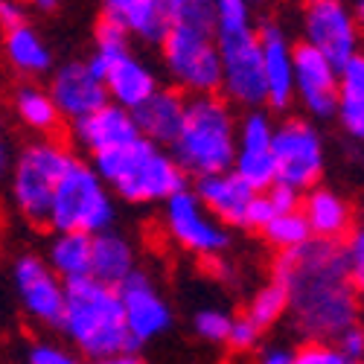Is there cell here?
<instances>
[{
    "label": "cell",
    "instance_id": "obj_29",
    "mask_svg": "<svg viewBox=\"0 0 364 364\" xmlns=\"http://www.w3.org/2000/svg\"><path fill=\"white\" fill-rule=\"evenodd\" d=\"M262 236L268 239L271 248H277L280 254L286 251H294L300 245H306V242L312 239V230L306 225V219H303L300 210H294V213H283V216H274L265 228H262Z\"/></svg>",
    "mask_w": 364,
    "mask_h": 364
},
{
    "label": "cell",
    "instance_id": "obj_24",
    "mask_svg": "<svg viewBox=\"0 0 364 364\" xmlns=\"http://www.w3.org/2000/svg\"><path fill=\"white\" fill-rule=\"evenodd\" d=\"M134 248L126 236L114 230H105L94 236V248H90V277L102 286H123L134 274Z\"/></svg>",
    "mask_w": 364,
    "mask_h": 364
},
{
    "label": "cell",
    "instance_id": "obj_5",
    "mask_svg": "<svg viewBox=\"0 0 364 364\" xmlns=\"http://www.w3.org/2000/svg\"><path fill=\"white\" fill-rule=\"evenodd\" d=\"M216 47L222 62V90L228 102L248 111L265 105L259 33L245 0H219L216 4Z\"/></svg>",
    "mask_w": 364,
    "mask_h": 364
},
{
    "label": "cell",
    "instance_id": "obj_12",
    "mask_svg": "<svg viewBox=\"0 0 364 364\" xmlns=\"http://www.w3.org/2000/svg\"><path fill=\"white\" fill-rule=\"evenodd\" d=\"M274 126L277 123L265 111H248L236 129V158L230 172L245 181L254 193H265L277 184Z\"/></svg>",
    "mask_w": 364,
    "mask_h": 364
},
{
    "label": "cell",
    "instance_id": "obj_22",
    "mask_svg": "<svg viewBox=\"0 0 364 364\" xmlns=\"http://www.w3.org/2000/svg\"><path fill=\"white\" fill-rule=\"evenodd\" d=\"M300 213L312 230V239L338 242L353 233V207L329 187H315L303 196Z\"/></svg>",
    "mask_w": 364,
    "mask_h": 364
},
{
    "label": "cell",
    "instance_id": "obj_8",
    "mask_svg": "<svg viewBox=\"0 0 364 364\" xmlns=\"http://www.w3.org/2000/svg\"><path fill=\"white\" fill-rule=\"evenodd\" d=\"M114 222V198L94 166L73 158L53 196L50 228L55 233L100 236Z\"/></svg>",
    "mask_w": 364,
    "mask_h": 364
},
{
    "label": "cell",
    "instance_id": "obj_38",
    "mask_svg": "<svg viewBox=\"0 0 364 364\" xmlns=\"http://www.w3.org/2000/svg\"><path fill=\"white\" fill-rule=\"evenodd\" d=\"M277 213H274V207H271V201H268V196L265 193H257L254 196V201H251V207H248V213H245V228H254V230H259L262 233V228L274 219Z\"/></svg>",
    "mask_w": 364,
    "mask_h": 364
},
{
    "label": "cell",
    "instance_id": "obj_30",
    "mask_svg": "<svg viewBox=\"0 0 364 364\" xmlns=\"http://www.w3.org/2000/svg\"><path fill=\"white\" fill-rule=\"evenodd\" d=\"M336 117L353 140L364 143V87H338Z\"/></svg>",
    "mask_w": 364,
    "mask_h": 364
},
{
    "label": "cell",
    "instance_id": "obj_42",
    "mask_svg": "<svg viewBox=\"0 0 364 364\" xmlns=\"http://www.w3.org/2000/svg\"><path fill=\"white\" fill-rule=\"evenodd\" d=\"M353 15H355V23H358V29H364V0H358V4L353 6Z\"/></svg>",
    "mask_w": 364,
    "mask_h": 364
},
{
    "label": "cell",
    "instance_id": "obj_21",
    "mask_svg": "<svg viewBox=\"0 0 364 364\" xmlns=\"http://www.w3.org/2000/svg\"><path fill=\"white\" fill-rule=\"evenodd\" d=\"M102 18L117 23L129 38L164 44L169 33V0H108Z\"/></svg>",
    "mask_w": 364,
    "mask_h": 364
},
{
    "label": "cell",
    "instance_id": "obj_41",
    "mask_svg": "<svg viewBox=\"0 0 364 364\" xmlns=\"http://www.w3.org/2000/svg\"><path fill=\"white\" fill-rule=\"evenodd\" d=\"M90 364H143L134 353H119V355H108V358H100V361H90Z\"/></svg>",
    "mask_w": 364,
    "mask_h": 364
},
{
    "label": "cell",
    "instance_id": "obj_14",
    "mask_svg": "<svg viewBox=\"0 0 364 364\" xmlns=\"http://www.w3.org/2000/svg\"><path fill=\"white\" fill-rule=\"evenodd\" d=\"M117 294H119V303H123L132 347H140L151 338L164 336L172 326V309L166 297L158 291V286L143 271H134L123 286H117Z\"/></svg>",
    "mask_w": 364,
    "mask_h": 364
},
{
    "label": "cell",
    "instance_id": "obj_43",
    "mask_svg": "<svg viewBox=\"0 0 364 364\" xmlns=\"http://www.w3.org/2000/svg\"><path fill=\"white\" fill-rule=\"evenodd\" d=\"M36 9L38 12H53V9H58V4H55V0H38Z\"/></svg>",
    "mask_w": 364,
    "mask_h": 364
},
{
    "label": "cell",
    "instance_id": "obj_1",
    "mask_svg": "<svg viewBox=\"0 0 364 364\" xmlns=\"http://www.w3.org/2000/svg\"><path fill=\"white\" fill-rule=\"evenodd\" d=\"M274 283L289 294V312L297 329L315 344L336 341L358 323L361 297L353 286L344 245L309 239L274 262Z\"/></svg>",
    "mask_w": 364,
    "mask_h": 364
},
{
    "label": "cell",
    "instance_id": "obj_9",
    "mask_svg": "<svg viewBox=\"0 0 364 364\" xmlns=\"http://www.w3.org/2000/svg\"><path fill=\"white\" fill-rule=\"evenodd\" d=\"M274 161H277V184L297 193L315 190L323 175V137L309 119L289 117L274 126Z\"/></svg>",
    "mask_w": 364,
    "mask_h": 364
},
{
    "label": "cell",
    "instance_id": "obj_19",
    "mask_svg": "<svg viewBox=\"0 0 364 364\" xmlns=\"http://www.w3.org/2000/svg\"><path fill=\"white\" fill-rule=\"evenodd\" d=\"M193 193L207 213L216 222H222L225 228H245V213L257 196L245 181L236 178L233 172L198 178Z\"/></svg>",
    "mask_w": 364,
    "mask_h": 364
},
{
    "label": "cell",
    "instance_id": "obj_35",
    "mask_svg": "<svg viewBox=\"0 0 364 364\" xmlns=\"http://www.w3.org/2000/svg\"><path fill=\"white\" fill-rule=\"evenodd\" d=\"M26 364H85V361L55 344H36L26 355Z\"/></svg>",
    "mask_w": 364,
    "mask_h": 364
},
{
    "label": "cell",
    "instance_id": "obj_32",
    "mask_svg": "<svg viewBox=\"0 0 364 364\" xmlns=\"http://www.w3.org/2000/svg\"><path fill=\"white\" fill-rule=\"evenodd\" d=\"M344 254H347V265H350L353 286H355L358 297L364 300V225L353 228L347 245H344Z\"/></svg>",
    "mask_w": 364,
    "mask_h": 364
},
{
    "label": "cell",
    "instance_id": "obj_3",
    "mask_svg": "<svg viewBox=\"0 0 364 364\" xmlns=\"http://www.w3.org/2000/svg\"><path fill=\"white\" fill-rule=\"evenodd\" d=\"M58 329L90 361L134 350L117 289L102 286L94 277L65 283V312Z\"/></svg>",
    "mask_w": 364,
    "mask_h": 364
},
{
    "label": "cell",
    "instance_id": "obj_34",
    "mask_svg": "<svg viewBox=\"0 0 364 364\" xmlns=\"http://www.w3.org/2000/svg\"><path fill=\"white\" fill-rule=\"evenodd\" d=\"M228 347L239 350V353H245V350H254L259 344V329L242 315V318H233V326H230V336L225 341Z\"/></svg>",
    "mask_w": 364,
    "mask_h": 364
},
{
    "label": "cell",
    "instance_id": "obj_23",
    "mask_svg": "<svg viewBox=\"0 0 364 364\" xmlns=\"http://www.w3.org/2000/svg\"><path fill=\"white\" fill-rule=\"evenodd\" d=\"M102 82L108 90V100H114V105L126 108V111L140 108L158 90V79L151 73V68L143 62V58L132 55V50L126 55H119L102 73Z\"/></svg>",
    "mask_w": 364,
    "mask_h": 364
},
{
    "label": "cell",
    "instance_id": "obj_11",
    "mask_svg": "<svg viewBox=\"0 0 364 364\" xmlns=\"http://www.w3.org/2000/svg\"><path fill=\"white\" fill-rule=\"evenodd\" d=\"M303 44L318 50L338 70L358 55L361 29L350 6L338 0H312L303 9Z\"/></svg>",
    "mask_w": 364,
    "mask_h": 364
},
{
    "label": "cell",
    "instance_id": "obj_7",
    "mask_svg": "<svg viewBox=\"0 0 364 364\" xmlns=\"http://www.w3.org/2000/svg\"><path fill=\"white\" fill-rule=\"evenodd\" d=\"M73 155L55 140H36L15 155L9 175V196L18 216L36 228H50L53 196Z\"/></svg>",
    "mask_w": 364,
    "mask_h": 364
},
{
    "label": "cell",
    "instance_id": "obj_31",
    "mask_svg": "<svg viewBox=\"0 0 364 364\" xmlns=\"http://www.w3.org/2000/svg\"><path fill=\"white\" fill-rule=\"evenodd\" d=\"M196 332L204 338V341H213V344H222L228 341L230 336V326H233V315L222 312V309H201L193 321Z\"/></svg>",
    "mask_w": 364,
    "mask_h": 364
},
{
    "label": "cell",
    "instance_id": "obj_27",
    "mask_svg": "<svg viewBox=\"0 0 364 364\" xmlns=\"http://www.w3.org/2000/svg\"><path fill=\"white\" fill-rule=\"evenodd\" d=\"M12 111L18 114V119L33 129V132H41V134H53L62 123V114H58L50 90L38 87V85H21L15 87L12 94Z\"/></svg>",
    "mask_w": 364,
    "mask_h": 364
},
{
    "label": "cell",
    "instance_id": "obj_15",
    "mask_svg": "<svg viewBox=\"0 0 364 364\" xmlns=\"http://www.w3.org/2000/svg\"><path fill=\"white\" fill-rule=\"evenodd\" d=\"M294 100L315 119H329L338 111V68L303 41L294 47Z\"/></svg>",
    "mask_w": 364,
    "mask_h": 364
},
{
    "label": "cell",
    "instance_id": "obj_13",
    "mask_svg": "<svg viewBox=\"0 0 364 364\" xmlns=\"http://www.w3.org/2000/svg\"><path fill=\"white\" fill-rule=\"evenodd\" d=\"M15 291L23 312L47 326H62V312H65V283L53 274L47 259L23 254L15 262L12 271Z\"/></svg>",
    "mask_w": 364,
    "mask_h": 364
},
{
    "label": "cell",
    "instance_id": "obj_39",
    "mask_svg": "<svg viewBox=\"0 0 364 364\" xmlns=\"http://www.w3.org/2000/svg\"><path fill=\"white\" fill-rule=\"evenodd\" d=\"M15 155H18V151L12 149L9 134H6L4 129H0V184H4V181H9L12 166H15Z\"/></svg>",
    "mask_w": 364,
    "mask_h": 364
},
{
    "label": "cell",
    "instance_id": "obj_36",
    "mask_svg": "<svg viewBox=\"0 0 364 364\" xmlns=\"http://www.w3.org/2000/svg\"><path fill=\"white\" fill-rule=\"evenodd\" d=\"M336 347L353 361V364H364V323L350 326L347 332L336 338Z\"/></svg>",
    "mask_w": 364,
    "mask_h": 364
},
{
    "label": "cell",
    "instance_id": "obj_10",
    "mask_svg": "<svg viewBox=\"0 0 364 364\" xmlns=\"http://www.w3.org/2000/svg\"><path fill=\"white\" fill-rule=\"evenodd\" d=\"M164 225L175 245L201 259H219L230 248L228 228L207 213L193 190L178 193L164 204Z\"/></svg>",
    "mask_w": 364,
    "mask_h": 364
},
{
    "label": "cell",
    "instance_id": "obj_28",
    "mask_svg": "<svg viewBox=\"0 0 364 364\" xmlns=\"http://www.w3.org/2000/svg\"><path fill=\"white\" fill-rule=\"evenodd\" d=\"M289 312V294H286V289L280 286V283H265L262 289H257V294L251 297V303H248V312H245V318L262 332V329H268V326H274L283 315Z\"/></svg>",
    "mask_w": 364,
    "mask_h": 364
},
{
    "label": "cell",
    "instance_id": "obj_16",
    "mask_svg": "<svg viewBox=\"0 0 364 364\" xmlns=\"http://www.w3.org/2000/svg\"><path fill=\"white\" fill-rule=\"evenodd\" d=\"M47 90H50L58 114H62V119H70V123H79V119L97 114L100 108H105L111 102L105 82L90 70L87 62L62 65L53 73V82Z\"/></svg>",
    "mask_w": 364,
    "mask_h": 364
},
{
    "label": "cell",
    "instance_id": "obj_20",
    "mask_svg": "<svg viewBox=\"0 0 364 364\" xmlns=\"http://www.w3.org/2000/svg\"><path fill=\"white\" fill-rule=\"evenodd\" d=\"M137 137H140V132L134 126L132 111L119 108L114 102H108L97 114L79 119V123H73V140L85 151H90V155H102V151L119 149Z\"/></svg>",
    "mask_w": 364,
    "mask_h": 364
},
{
    "label": "cell",
    "instance_id": "obj_37",
    "mask_svg": "<svg viewBox=\"0 0 364 364\" xmlns=\"http://www.w3.org/2000/svg\"><path fill=\"white\" fill-rule=\"evenodd\" d=\"M271 207H274V213L283 216V213H294V210H300V193L291 190V187H283V184H274L265 190Z\"/></svg>",
    "mask_w": 364,
    "mask_h": 364
},
{
    "label": "cell",
    "instance_id": "obj_18",
    "mask_svg": "<svg viewBox=\"0 0 364 364\" xmlns=\"http://www.w3.org/2000/svg\"><path fill=\"white\" fill-rule=\"evenodd\" d=\"M132 117L143 140L161 149L175 146L187 119V97L175 87H158L140 108L132 111Z\"/></svg>",
    "mask_w": 364,
    "mask_h": 364
},
{
    "label": "cell",
    "instance_id": "obj_2",
    "mask_svg": "<svg viewBox=\"0 0 364 364\" xmlns=\"http://www.w3.org/2000/svg\"><path fill=\"white\" fill-rule=\"evenodd\" d=\"M164 68L175 90L193 97H216L222 90V62L216 47V4L169 0V33L161 44Z\"/></svg>",
    "mask_w": 364,
    "mask_h": 364
},
{
    "label": "cell",
    "instance_id": "obj_4",
    "mask_svg": "<svg viewBox=\"0 0 364 364\" xmlns=\"http://www.w3.org/2000/svg\"><path fill=\"white\" fill-rule=\"evenodd\" d=\"M94 172L102 178L105 187L132 204H166L172 196L187 190V175L172 158V151L143 137L94 155Z\"/></svg>",
    "mask_w": 364,
    "mask_h": 364
},
{
    "label": "cell",
    "instance_id": "obj_33",
    "mask_svg": "<svg viewBox=\"0 0 364 364\" xmlns=\"http://www.w3.org/2000/svg\"><path fill=\"white\" fill-rule=\"evenodd\" d=\"M291 364H353L336 344H315L309 341L306 347H300L294 353Z\"/></svg>",
    "mask_w": 364,
    "mask_h": 364
},
{
    "label": "cell",
    "instance_id": "obj_17",
    "mask_svg": "<svg viewBox=\"0 0 364 364\" xmlns=\"http://www.w3.org/2000/svg\"><path fill=\"white\" fill-rule=\"evenodd\" d=\"M262 50V82H265V105L271 111H286L294 102V47L289 36L274 21H265L259 29Z\"/></svg>",
    "mask_w": 364,
    "mask_h": 364
},
{
    "label": "cell",
    "instance_id": "obj_26",
    "mask_svg": "<svg viewBox=\"0 0 364 364\" xmlns=\"http://www.w3.org/2000/svg\"><path fill=\"white\" fill-rule=\"evenodd\" d=\"M90 248L94 236L87 233H55L47 248V265L62 283L90 277Z\"/></svg>",
    "mask_w": 364,
    "mask_h": 364
},
{
    "label": "cell",
    "instance_id": "obj_40",
    "mask_svg": "<svg viewBox=\"0 0 364 364\" xmlns=\"http://www.w3.org/2000/svg\"><path fill=\"white\" fill-rule=\"evenodd\" d=\"M291 361H294V353L280 350V347H274V350H265V353L257 358V364H291Z\"/></svg>",
    "mask_w": 364,
    "mask_h": 364
},
{
    "label": "cell",
    "instance_id": "obj_6",
    "mask_svg": "<svg viewBox=\"0 0 364 364\" xmlns=\"http://www.w3.org/2000/svg\"><path fill=\"white\" fill-rule=\"evenodd\" d=\"M236 129L239 123L228 100L193 97L187 100V119L172 146V158L184 175H196V181L230 172L236 158Z\"/></svg>",
    "mask_w": 364,
    "mask_h": 364
},
{
    "label": "cell",
    "instance_id": "obj_25",
    "mask_svg": "<svg viewBox=\"0 0 364 364\" xmlns=\"http://www.w3.org/2000/svg\"><path fill=\"white\" fill-rule=\"evenodd\" d=\"M4 55L12 70L23 73V76H38L47 73L53 65V53L44 44V38L38 36V29H33L26 21L4 29V38H0Z\"/></svg>",
    "mask_w": 364,
    "mask_h": 364
}]
</instances>
